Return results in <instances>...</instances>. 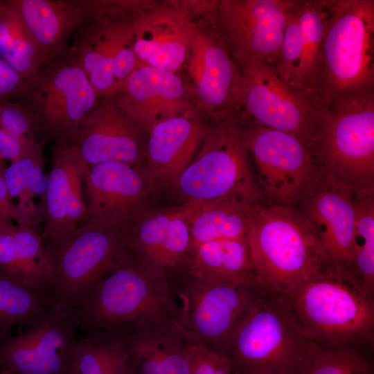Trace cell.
Listing matches in <instances>:
<instances>
[{"mask_svg":"<svg viewBox=\"0 0 374 374\" xmlns=\"http://www.w3.org/2000/svg\"><path fill=\"white\" fill-rule=\"evenodd\" d=\"M356 220L353 269L364 287L374 294V190L355 192Z\"/></svg>","mask_w":374,"mask_h":374,"instance_id":"obj_34","label":"cell"},{"mask_svg":"<svg viewBox=\"0 0 374 374\" xmlns=\"http://www.w3.org/2000/svg\"><path fill=\"white\" fill-rule=\"evenodd\" d=\"M299 206L298 209L328 258L353 270V241L356 220L355 191L323 177Z\"/></svg>","mask_w":374,"mask_h":374,"instance_id":"obj_23","label":"cell"},{"mask_svg":"<svg viewBox=\"0 0 374 374\" xmlns=\"http://www.w3.org/2000/svg\"><path fill=\"white\" fill-rule=\"evenodd\" d=\"M315 344L285 296L260 289L221 355L233 374H303Z\"/></svg>","mask_w":374,"mask_h":374,"instance_id":"obj_2","label":"cell"},{"mask_svg":"<svg viewBox=\"0 0 374 374\" xmlns=\"http://www.w3.org/2000/svg\"><path fill=\"white\" fill-rule=\"evenodd\" d=\"M184 271L198 278L257 285L247 236L193 244Z\"/></svg>","mask_w":374,"mask_h":374,"instance_id":"obj_29","label":"cell"},{"mask_svg":"<svg viewBox=\"0 0 374 374\" xmlns=\"http://www.w3.org/2000/svg\"><path fill=\"white\" fill-rule=\"evenodd\" d=\"M0 55L26 80L47 63L21 19L6 1L0 11Z\"/></svg>","mask_w":374,"mask_h":374,"instance_id":"obj_33","label":"cell"},{"mask_svg":"<svg viewBox=\"0 0 374 374\" xmlns=\"http://www.w3.org/2000/svg\"><path fill=\"white\" fill-rule=\"evenodd\" d=\"M0 374H15L8 371H0Z\"/></svg>","mask_w":374,"mask_h":374,"instance_id":"obj_43","label":"cell"},{"mask_svg":"<svg viewBox=\"0 0 374 374\" xmlns=\"http://www.w3.org/2000/svg\"><path fill=\"white\" fill-rule=\"evenodd\" d=\"M85 165L73 144L55 143L41 205V235L46 247L59 244L86 219Z\"/></svg>","mask_w":374,"mask_h":374,"instance_id":"obj_21","label":"cell"},{"mask_svg":"<svg viewBox=\"0 0 374 374\" xmlns=\"http://www.w3.org/2000/svg\"><path fill=\"white\" fill-rule=\"evenodd\" d=\"M125 248L148 272L170 281L184 270L193 246L181 206L145 210L121 233Z\"/></svg>","mask_w":374,"mask_h":374,"instance_id":"obj_18","label":"cell"},{"mask_svg":"<svg viewBox=\"0 0 374 374\" xmlns=\"http://www.w3.org/2000/svg\"><path fill=\"white\" fill-rule=\"evenodd\" d=\"M131 374H191L188 348L193 343L176 319L139 323L123 328Z\"/></svg>","mask_w":374,"mask_h":374,"instance_id":"obj_25","label":"cell"},{"mask_svg":"<svg viewBox=\"0 0 374 374\" xmlns=\"http://www.w3.org/2000/svg\"><path fill=\"white\" fill-rule=\"evenodd\" d=\"M53 262L39 230L0 223V271L52 294Z\"/></svg>","mask_w":374,"mask_h":374,"instance_id":"obj_27","label":"cell"},{"mask_svg":"<svg viewBox=\"0 0 374 374\" xmlns=\"http://www.w3.org/2000/svg\"><path fill=\"white\" fill-rule=\"evenodd\" d=\"M55 305L52 294L0 271V335L15 326H28Z\"/></svg>","mask_w":374,"mask_h":374,"instance_id":"obj_32","label":"cell"},{"mask_svg":"<svg viewBox=\"0 0 374 374\" xmlns=\"http://www.w3.org/2000/svg\"><path fill=\"white\" fill-rule=\"evenodd\" d=\"M45 141H36L25 155L4 169L10 196L17 199L19 221L17 224L37 230L42 222V207L34 203V197H42L47 183L44 171Z\"/></svg>","mask_w":374,"mask_h":374,"instance_id":"obj_30","label":"cell"},{"mask_svg":"<svg viewBox=\"0 0 374 374\" xmlns=\"http://www.w3.org/2000/svg\"><path fill=\"white\" fill-rule=\"evenodd\" d=\"M74 310L55 305L17 335H0V371L15 374H71L78 339Z\"/></svg>","mask_w":374,"mask_h":374,"instance_id":"obj_15","label":"cell"},{"mask_svg":"<svg viewBox=\"0 0 374 374\" xmlns=\"http://www.w3.org/2000/svg\"><path fill=\"white\" fill-rule=\"evenodd\" d=\"M0 169V223L4 221H19V213L10 196L4 178V169Z\"/></svg>","mask_w":374,"mask_h":374,"instance_id":"obj_40","label":"cell"},{"mask_svg":"<svg viewBox=\"0 0 374 374\" xmlns=\"http://www.w3.org/2000/svg\"><path fill=\"white\" fill-rule=\"evenodd\" d=\"M296 0H218L212 20L233 59L275 66Z\"/></svg>","mask_w":374,"mask_h":374,"instance_id":"obj_14","label":"cell"},{"mask_svg":"<svg viewBox=\"0 0 374 374\" xmlns=\"http://www.w3.org/2000/svg\"><path fill=\"white\" fill-rule=\"evenodd\" d=\"M5 167L4 166V163H3V159H2L1 157H0V169H1L2 168Z\"/></svg>","mask_w":374,"mask_h":374,"instance_id":"obj_42","label":"cell"},{"mask_svg":"<svg viewBox=\"0 0 374 374\" xmlns=\"http://www.w3.org/2000/svg\"><path fill=\"white\" fill-rule=\"evenodd\" d=\"M239 112L211 121L198 154L172 185L185 202L230 197L260 203Z\"/></svg>","mask_w":374,"mask_h":374,"instance_id":"obj_7","label":"cell"},{"mask_svg":"<svg viewBox=\"0 0 374 374\" xmlns=\"http://www.w3.org/2000/svg\"><path fill=\"white\" fill-rule=\"evenodd\" d=\"M47 62L69 51L72 33L85 24L91 12L82 0H8Z\"/></svg>","mask_w":374,"mask_h":374,"instance_id":"obj_26","label":"cell"},{"mask_svg":"<svg viewBox=\"0 0 374 374\" xmlns=\"http://www.w3.org/2000/svg\"><path fill=\"white\" fill-rule=\"evenodd\" d=\"M123 247L121 233L80 224L59 244L46 247L53 262L55 305L74 310L107 273Z\"/></svg>","mask_w":374,"mask_h":374,"instance_id":"obj_13","label":"cell"},{"mask_svg":"<svg viewBox=\"0 0 374 374\" xmlns=\"http://www.w3.org/2000/svg\"><path fill=\"white\" fill-rule=\"evenodd\" d=\"M70 356L71 374H131L123 336L94 330L81 333Z\"/></svg>","mask_w":374,"mask_h":374,"instance_id":"obj_31","label":"cell"},{"mask_svg":"<svg viewBox=\"0 0 374 374\" xmlns=\"http://www.w3.org/2000/svg\"><path fill=\"white\" fill-rule=\"evenodd\" d=\"M36 141L12 134L0 127V157L15 162L25 155Z\"/></svg>","mask_w":374,"mask_h":374,"instance_id":"obj_39","label":"cell"},{"mask_svg":"<svg viewBox=\"0 0 374 374\" xmlns=\"http://www.w3.org/2000/svg\"><path fill=\"white\" fill-rule=\"evenodd\" d=\"M373 349L353 344H327L316 341L303 374H374Z\"/></svg>","mask_w":374,"mask_h":374,"instance_id":"obj_35","label":"cell"},{"mask_svg":"<svg viewBox=\"0 0 374 374\" xmlns=\"http://www.w3.org/2000/svg\"><path fill=\"white\" fill-rule=\"evenodd\" d=\"M239 66L240 110L258 125L299 138L313 152L318 109L289 87L274 66L252 60Z\"/></svg>","mask_w":374,"mask_h":374,"instance_id":"obj_11","label":"cell"},{"mask_svg":"<svg viewBox=\"0 0 374 374\" xmlns=\"http://www.w3.org/2000/svg\"><path fill=\"white\" fill-rule=\"evenodd\" d=\"M194 23L179 3L142 1L133 18L138 64L177 73L184 69Z\"/></svg>","mask_w":374,"mask_h":374,"instance_id":"obj_19","label":"cell"},{"mask_svg":"<svg viewBox=\"0 0 374 374\" xmlns=\"http://www.w3.org/2000/svg\"><path fill=\"white\" fill-rule=\"evenodd\" d=\"M5 6V1L0 0V11Z\"/></svg>","mask_w":374,"mask_h":374,"instance_id":"obj_41","label":"cell"},{"mask_svg":"<svg viewBox=\"0 0 374 374\" xmlns=\"http://www.w3.org/2000/svg\"><path fill=\"white\" fill-rule=\"evenodd\" d=\"M314 341L374 345V294L349 267L328 260L286 295Z\"/></svg>","mask_w":374,"mask_h":374,"instance_id":"obj_1","label":"cell"},{"mask_svg":"<svg viewBox=\"0 0 374 374\" xmlns=\"http://www.w3.org/2000/svg\"><path fill=\"white\" fill-rule=\"evenodd\" d=\"M73 310L81 333L116 332L136 323L176 319L178 304L171 281L148 272L123 246Z\"/></svg>","mask_w":374,"mask_h":374,"instance_id":"obj_3","label":"cell"},{"mask_svg":"<svg viewBox=\"0 0 374 374\" xmlns=\"http://www.w3.org/2000/svg\"><path fill=\"white\" fill-rule=\"evenodd\" d=\"M247 239L256 284L268 292L286 295L329 260L296 207L260 205Z\"/></svg>","mask_w":374,"mask_h":374,"instance_id":"obj_4","label":"cell"},{"mask_svg":"<svg viewBox=\"0 0 374 374\" xmlns=\"http://www.w3.org/2000/svg\"><path fill=\"white\" fill-rule=\"evenodd\" d=\"M211 125V121L193 107L156 123L147 131L145 167L155 188L172 186Z\"/></svg>","mask_w":374,"mask_h":374,"instance_id":"obj_24","label":"cell"},{"mask_svg":"<svg viewBox=\"0 0 374 374\" xmlns=\"http://www.w3.org/2000/svg\"><path fill=\"white\" fill-rule=\"evenodd\" d=\"M319 104L374 91V1L328 0Z\"/></svg>","mask_w":374,"mask_h":374,"instance_id":"obj_6","label":"cell"},{"mask_svg":"<svg viewBox=\"0 0 374 374\" xmlns=\"http://www.w3.org/2000/svg\"><path fill=\"white\" fill-rule=\"evenodd\" d=\"M146 140L147 133L109 96L100 98L84 117L72 144L87 166H145Z\"/></svg>","mask_w":374,"mask_h":374,"instance_id":"obj_20","label":"cell"},{"mask_svg":"<svg viewBox=\"0 0 374 374\" xmlns=\"http://www.w3.org/2000/svg\"><path fill=\"white\" fill-rule=\"evenodd\" d=\"M317 109L313 154L323 177L355 192L374 190V91Z\"/></svg>","mask_w":374,"mask_h":374,"instance_id":"obj_5","label":"cell"},{"mask_svg":"<svg viewBox=\"0 0 374 374\" xmlns=\"http://www.w3.org/2000/svg\"><path fill=\"white\" fill-rule=\"evenodd\" d=\"M171 283L180 327L191 341L219 354L260 290L258 285L195 278L184 271Z\"/></svg>","mask_w":374,"mask_h":374,"instance_id":"obj_10","label":"cell"},{"mask_svg":"<svg viewBox=\"0 0 374 374\" xmlns=\"http://www.w3.org/2000/svg\"><path fill=\"white\" fill-rule=\"evenodd\" d=\"M328 0H296L288 14L275 69L296 93L319 105V65Z\"/></svg>","mask_w":374,"mask_h":374,"instance_id":"obj_17","label":"cell"},{"mask_svg":"<svg viewBox=\"0 0 374 374\" xmlns=\"http://www.w3.org/2000/svg\"><path fill=\"white\" fill-rule=\"evenodd\" d=\"M188 359L191 374H233L226 357L203 344L190 345Z\"/></svg>","mask_w":374,"mask_h":374,"instance_id":"obj_37","label":"cell"},{"mask_svg":"<svg viewBox=\"0 0 374 374\" xmlns=\"http://www.w3.org/2000/svg\"><path fill=\"white\" fill-rule=\"evenodd\" d=\"M27 84L28 80L0 57V101L17 99L26 91Z\"/></svg>","mask_w":374,"mask_h":374,"instance_id":"obj_38","label":"cell"},{"mask_svg":"<svg viewBox=\"0 0 374 374\" xmlns=\"http://www.w3.org/2000/svg\"><path fill=\"white\" fill-rule=\"evenodd\" d=\"M261 193L271 205L296 207L323 179L312 150L299 138L258 125L239 112Z\"/></svg>","mask_w":374,"mask_h":374,"instance_id":"obj_9","label":"cell"},{"mask_svg":"<svg viewBox=\"0 0 374 374\" xmlns=\"http://www.w3.org/2000/svg\"><path fill=\"white\" fill-rule=\"evenodd\" d=\"M0 127L19 136L36 139L39 135L31 112L25 105L18 101H0Z\"/></svg>","mask_w":374,"mask_h":374,"instance_id":"obj_36","label":"cell"},{"mask_svg":"<svg viewBox=\"0 0 374 374\" xmlns=\"http://www.w3.org/2000/svg\"><path fill=\"white\" fill-rule=\"evenodd\" d=\"M114 98L146 133L156 123L195 107L186 78L177 72L141 64Z\"/></svg>","mask_w":374,"mask_h":374,"instance_id":"obj_22","label":"cell"},{"mask_svg":"<svg viewBox=\"0 0 374 374\" xmlns=\"http://www.w3.org/2000/svg\"><path fill=\"white\" fill-rule=\"evenodd\" d=\"M100 98L69 49L28 80L17 101L31 112L42 139L73 143L82 121Z\"/></svg>","mask_w":374,"mask_h":374,"instance_id":"obj_8","label":"cell"},{"mask_svg":"<svg viewBox=\"0 0 374 374\" xmlns=\"http://www.w3.org/2000/svg\"><path fill=\"white\" fill-rule=\"evenodd\" d=\"M261 204L236 197L185 202L181 205L193 244L247 236Z\"/></svg>","mask_w":374,"mask_h":374,"instance_id":"obj_28","label":"cell"},{"mask_svg":"<svg viewBox=\"0 0 374 374\" xmlns=\"http://www.w3.org/2000/svg\"><path fill=\"white\" fill-rule=\"evenodd\" d=\"M87 217L82 224L122 233L147 209L155 188L145 166L109 162L84 168Z\"/></svg>","mask_w":374,"mask_h":374,"instance_id":"obj_16","label":"cell"},{"mask_svg":"<svg viewBox=\"0 0 374 374\" xmlns=\"http://www.w3.org/2000/svg\"><path fill=\"white\" fill-rule=\"evenodd\" d=\"M190 50L184 66L195 108L210 121L240 111V68L211 19L194 20Z\"/></svg>","mask_w":374,"mask_h":374,"instance_id":"obj_12","label":"cell"}]
</instances>
